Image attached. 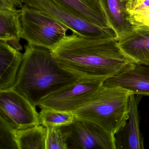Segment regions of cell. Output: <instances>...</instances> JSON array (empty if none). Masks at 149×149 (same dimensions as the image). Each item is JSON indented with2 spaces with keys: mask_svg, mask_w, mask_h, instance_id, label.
I'll return each instance as SVG.
<instances>
[{
  "mask_svg": "<svg viewBox=\"0 0 149 149\" xmlns=\"http://www.w3.org/2000/svg\"><path fill=\"white\" fill-rule=\"evenodd\" d=\"M116 37H84L72 33L50 50L59 66L78 78L108 79L135 63L118 45Z\"/></svg>",
  "mask_w": 149,
  "mask_h": 149,
  "instance_id": "obj_1",
  "label": "cell"
},
{
  "mask_svg": "<svg viewBox=\"0 0 149 149\" xmlns=\"http://www.w3.org/2000/svg\"><path fill=\"white\" fill-rule=\"evenodd\" d=\"M25 49L12 88L35 107L45 97L78 79L59 66L49 49L28 44Z\"/></svg>",
  "mask_w": 149,
  "mask_h": 149,
  "instance_id": "obj_2",
  "label": "cell"
},
{
  "mask_svg": "<svg viewBox=\"0 0 149 149\" xmlns=\"http://www.w3.org/2000/svg\"><path fill=\"white\" fill-rule=\"evenodd\" d=\"M129 91L103 85L90 100L73 112L77 119L95 123L115 135L128 119Z\"/></svg>",
  "mask_w": 149,
  "mask_h": 149,
  "instance_id": "obj_3",
  "label": "cell"
},
{
  "mask_svg": "<svg viewBox=\"0 0 149 149\" xmlns=\"http://www.w3.org/2000/svg\"><path fill=\"white\" fill-rule=\"evenodd\" d=\"M20 9L22 39L27 44L51 50L67 36V27L42 11L26 5Z\"/></svg>",
  "mask_w": 149,
  "mask_h": 149,
  "instance_id": "obj_4",
  "label": "cell"
},
{
  "mask_svg": "<svg viewBox=\"0 0 149 149\" xmlns=\"http://www.w3.org/2000/svg\"><path fill=\"white\" fill-rule=\"evenodd\" d=\"M24 5L34 8L56 20L72 33L84 37H116L109 26L95 24L57 0H22Z\"/></svg>",
  "mask_w": 149,
  "mask_h": 149,
  "instance_id": "obj_5",
  "label": "cell"
},
{
  "mask_svg": "<svg viewBox=\"0 0 149 149\" xmlns=\"http://www.w3.org/2000/svg\"><path fill=\"white\" fill-rule=\"evenodd\" d=\"M105 79L78 78L41 100L40 108L73 112L82 107L103 85Z\"/></svg>",
  "mask_w": 149,
  "mask_h": 149,
  "instance_id": "obj_6",
  "label": "cell"
},
{
  "mask_svg": "<svg viewBox=\"0 0 149 149\" xmlns=\"http://www.w3.org/2000/svg\"><path fill=\"white\" fill-rule=\"evenodd\" d=\"M62 128L68 135L69 149H116L115 135L95 123L76 118Z\"/></svg>",
  "mask_w": 149,
  "mask_h": 149,
  "instance_id": "obj_7",
  "label": "cell"
},
{
  "mask_svg": "<svg viewBox=\"0 0 149 149\" xmlns=\"http://www.w3.org/2000/svg\"><path fill=\"white\" fill-rule=\"evenodd\" d=\"M39 116L36 107L13 88L0 91V117L15 130L40 125Z\"/></svg>",
  "mask_w": 149,
  "mask_h": 149,
  "instance_id": "obj_8",
  "label": "cell"
},
{
  "mask_svg": "<svg viewBox=\"0 0 149 149\" xmlns=\"http://www.w3.org/2000/svg\"><path fill=\"white\" fill-rule=\"evenodd\" d=\"M142 95L131 94L129 101L128 119L115 135L116 149H144V139L139 128V104Z\"/></svg>",
  "mask_w": 149,
  "mask_h": 149,
  "instance_id": "obj_9",
  "label": "cell"
},
{
  "mask_svg": "<svg viewBox=\"0 0 149 149\" xmlns=\"http://www.w3.org/2000/svg\"><path fill=\"white\" fill-rule=\"evenodd\" d=\"M104 85L120 87L131 94L149 96V66L133 63L117 75L106 79Z\"/></svg>",
  "mask_w": 149,
  "mask_h": 149,
  "instance_id": "obj_10",
  "label": "cell"
},
{
  "mask_svg": "<svg viewBox=\"0 0 149 149\" xmlns=\"http://www.w3.org/2000/svg\"><path fill=\"white\" fill-rule=\"evenodd\" d=\"M21 9L8 0H0V40L17 50H22Z\"/></svg>",
  "mask_w": 149,
  "mask_h": 149,
  "instance_id": "obj_11",
  "label": "cell"
},
{
  "mask_svg": "<svg viewBox=\"0 0 149 149\" xmlns=\"http://www.w3.org/2000/svg\"><path fill=\"white\" fill-rule=\"evenodd\" d=\"M131 0H97L107 21L108 26L113 30L118 40L133 31L129 21L127 5Z\"/></svg>",
  "mask_w": 149,
  "mask_h": 149,
  "instance_id": "obj_12",
  "label": "cell"
},
{
  "mask_svg": "<svg viewBox=\"0 0 149 149\" xmlns=\"http://www.w3.org/2000/svg\"><path fill=\"white\" fill-rule=\"evenodd\" d=\"M133 31L118 41L122 52L137 64L149 66V27H133Z\"/></svg>",
  "mask_w": 149,
  "mask_h": 149,
  "instance_id": "obj_13",
  "label": "cell"
},
{
  "mask_svg": "<svg viewBox=\"0 0 149 149\" xmlns=\"http://www.w3.org/2000/svg\"><path fill=\"white\" fill-rule=\"evenodd\" d=\"M23 54L11 45L2 41L0 42V91L13 87Z\"/></svg>",
  "mask_w": 149,
  "mask_h": 149,
  "instance_id": "obj_14",
  "label": "cell"
},
{
  "mask_svg": "<svg viewBox=\"0 0 149 149\" xmlns=\"http://www.w3.org/2000/svg\"><path fill=\"white\" fill-rule=\"evenodd\" d=\"M90 21L102 26H108L106 18L97 0H57Z\"/></svg>",
  "mask_w": 149,
  "mask_h": 149,
  "instance_id": "obj_15",
  "label": "cell"
},
{
  "mask_svg": "<svg viewBox=\"0 0 149 149\" xmlns=\"http://www.w3.org/2000/svg\"><path fill=\"white\" fill-rule=\"evenodd\" d=\"M47 128L41 125L16 130L19 149H46Z\"/></svg>",
  "mask_w": 149,
  "mask_h": 149,
  "instance_id": "obj_16",
  "label": "cell"
},
{
  "mask_svg": "<svg viewBox=\"0 0 149 149\" xmlns=\"http://www.w3.org/2000/svg\"><path fill=\"white\" fill-rule=\"evenodd\" d=\"M76 119L75 116L71 112L42 108L39 112L40 124L46 128L67 126Z\"/></svg>",
  "mask_w": 149,
  "mask_h": 149,
  "instance_id": "obj_17",
  "label": "cell"
},
{
  "mask_svg": "<svg viewBox=\"0 0 149 149\" xmlns=\"http://www.w3.org/2000/svg\"><path fill=\"white\" fill-rule=\"evenodd\" d=\"M46 149H69L68 135L62 127L47 128Z\"/></svg>",
  "mask_w": 149,
  "mask_h": 149,
  "instance_id": "obj_18",
  "label": "cell"
},
{
  "mask_svg": "<svg viewBox=\"0 0 149 149\" xmlns=\"http://www.w3.org/2000/svg\"><path fill=\"white\" fill-rule=\"evenodd\" d=\"M16 130L0 117V149H19L16 141Z\"/></svg>",
  "mask_w": 149,
  "mask_h": 149,
  "instance_id": "obj_19",
  "label": "cell"
},
{
  "mask_svg": "<svg viewBox=\"0 0 149 149\" xmlns=\"http://www.w3.org/2000/svg\"><path fill=\"white\" fill-rule=\"evenodd\" d=\"M129 21L132 26L149 27V8L128 12Z\"/></svg>",
  "mask_w": 149,
  "mask_h": 149,
  "instance_id": "obj_20",
  "label": "cell"
},
{
  "mask_svg": "<svg viewBox=\"0 0 149 149\" xmlns=\"http://www.w3.org/2000/svg\"><path fill=\"white\" fill-rule=\"evenodd\" d=\"M149 8V0H131L127 5V12Z\"/></svg>",
  "mask_w": 149,
  "mask_h": 149,
  "instance_id": "obj_21",
  "label": "cell"
},
{
  "mask_svg": "<svg viewBox=\"0 0 149 149\" xmlns=\"http://www.w3.org/2000/svg\"><path fill=\"white\" fill-rule=\"evenodd\" d=\"M8 1L13 3L17 8H21L23 6L24 4L22 0H8Z\"/></svg>",
  "mask_w": 149,
  "mask_h": 149,
  "instance_id": "obj_22",
  "label": "cell"
}]
</instances>
